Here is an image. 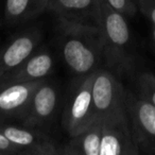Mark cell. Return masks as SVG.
Here are the masks:
<instances>
[{
	"label": "cell",
	"mask_w": 155,
	"mask_h": 155,
	"mask_svg": "<svg viewBox=\"0 0 155 155\" xmlns=\"http://www.w3.org/2000/svg\"><path fill=\"white\" fill-rule=\"evenodd\" d=\"M41 39V32L32 29L16 35L0 48V82L36 50Z\"/></svg>",
	"instance_id": "obj_10"
},
{
	"label": "cell",
	"mask_w": 155,
	"mask_h": 155,
	"mask_svg": "<svg viewBox=\"0 0 155 155\" xmlns=\"http://www.w3.org/2000/svg\"><path fill=\"white\" fill-rule=\"evenodd\" d=\"M101 122L96 121L85 131L74 136L61 149L63 155H100Z\"/></svg>",
	"instance_id": "obj_13"
},
{
	"label": "cell",
	"mask_w": 155,
	"mask_h": 155,
	"mask_svg": "<svg viewBox=\"0 0 155 155\" xmlns=\"http://www.w3.org/2000/svg\"><path fill=\"white\" fill-rule=\"evenodd\" d=\"M125 107L101 121L100 155H138Z\"/></svg>",
	"instance_id": "obj_6"
},
{
	"label": "cell",
	"mask_w": 155,
	"mask_h": 155,
	"mask_svg": "<svg viewBox=\"0 0 155 155\" xmlns=\"http://www.w3.org/2000/svg\"><path fill=\"white\" fill-rule=\"evenodd\" d=\"M0 85V124L25 119L36 88L45 81Z\"/></svg>",
	"instance_id": "obj_8"
},
{
	"label": "cell",
	"mask_w": 155,
	"mask_h": 155,
	"mask_svg": "<svg viewBox=\"0 0 155 155\" xmlns=\"http://www.w3.org/2000/svg\"><path fill=\"white\" fill-rule=\"evenodd\" d=\"M49 0H7L5 8V21L10 25L27 22L47 10Z\"/></svg>",
	"instance_id": "obj_14"
},
{
	"label": "cell",
	"mask_w": 155,
	"mask_h": 155,
	"mask_svg": "<svg viewBox=\"0 0 155 155\" xmlns=\"http://www.w3.org/2000/svg\"><path fill=\"white\" fill-rule=\"evenodd\" d=\"M106 2L124 16H134L137 12L135 0H106Z\"/></svg>",
	"instance_id": "obj_16"
},
{
	"label": "cell",
	"mask_w": 155,
	"mask_h": 155,
	"mask_svg": "<svg viewBox=\"0 0 155 155\" xmlns=\"http://www.w3.org/2000/svg\"><path fill=\"white\" fill-rule=\"evenodd\" d=\"M0 131L8 139L21 151V155H60L61 148L56 141L35 127L16 125L12 123L0 124Z\"/></svg>",
	"instance_id": "obj_7"
},
{
	"label": "cell",
	"mask_w": 155,
	"mask_h": 155,
	"mask_svg": "<svg viewBox=\"0 0 155 155\" xmlns=\"http://www.w3.org/2000/svg\"><path fill=\"white\" fill-rule=\"evenodd\" d=\"M137 9L155 27V0H135Z\"/></svg>",
	"instance_id": "obj_17"
},
{
	"label": "cell",
	"mask_w": 155,
	"mask_h": 155,
	"mask_svg": "<svg viewBox=\"0 0 155 155\" xmlns=\"http://www.w3.org/2000/svg\"><path fill=\"white\" fill-rule=\"evenodd\" d=\"M91 97L96 121L101 122L110 115L125 107V88L110 70L96 69L94 71Z\"/></svg>",
	"instance_id": "obj_5"
},
{
	"label": "cell",
	"mask_w": 155,
	"mask_h": 155,
	"mask_svg": "<svg viewBox=\"0 0 155 155\" xmlns=\"http://www.w3.org/2000/svg\"><path fill=\"white\" fill-rule=\"evenodd\" d=\"M58 99L60 96L56 86L45 80L33 94L21 124L35 129L49 125L56 114Z\"/></svg>",
	"instance_id": "obj_9"
},
{
	"label": "cell",
	"mask_w": 155,
	"mask_h": 155,
	"mask_svg": "<svg viewBox=\"0 0 155 155\" xmlns=\"http://www.w3.org/2000/svg\"><path fill=\"white\" fill-rule=\"evenodd\" d=\"M99 28L101 31L103 60L117 77L131 74L136 65V51L127 20L113 9L106 0H100Z\"/></svg>",
	"instance_id": "obj_2"
},
{
	"label": "cell",
	"mask_w": 155,
	"mask_h": 155,
	"mask_svg": "<svg viewBox=\"0 0 155 155\" xmlns=\"http://www.w3.org/2000/svg\"><path fill=\"white\" fill-rule=\"evenodd\" d=\"M125 110L133 140L140 153L155 155V106L125 89Z\"/></svg>",
	"instance_id": "obj_4"
},
{
	"label": "cell",
	"mask_w": 155,
	"mask_h": 155,
	"mask_svg": "<svg viewBox=\"0 0 155 155\" xmlns=\"http://www.w3.org/2000/svg\"><path fill=\"white\" fill-rule=\"evenodd\" d=\"M47 10L58 19L99 27L100 0H49Z\"/></svg>",
	"instance_id": "obj_11"
},
{
	"label": "cell",
	"mask_w": 155,
	"mask_h": 155,
	"mask_svg": "<svg viewBox=\"0 0 155 155\" xmlns=\"http://www.w3.org/2000/svg\"><path fill=\"white\" fill-rule=\"evenodd\" d=\"M0 154L1 155H21V151L11 142L8 137L0 131Z\"/></svg>",
	"instance_id": "obj_18"
},
{
	"label": "cell",
	"mask_w": 155,
	"mask_h": 155,
	"mask_svg": "<svg viewBox=\"0 0 155 155\" xmlns=\"http://www.w3.org/2000/svg\"><path fill=\"white\" fill-rule=\"evenodd\" d=\"M58 20L60 47L67 67L80 77L95 71L103 58L100 28L65 19Z\"/></svg>",
	"instance_id": "obj_1"
},
{
	"label": "cell",
	"mask_w": 155,
	"mask_h": 155,
	"mask_svg": "<svg viewBox=\"0 0 155 155\" xmlns=\"http://www.w3.org/2000/svg\"><path fill=\"white\" fill-rule=\"evenodd\" d=\"M53 66L54 58L48 50H35L15 70L9 73L0 82V85L43 80L49 75V73H51Z\"/></svg>",
	"instance_id": "obj_12"
},
{
	"label": "cell",
	"mask_w": 155,
	"mask_h": 155,
	"mask_svg": "<svg viewBox=\"0 0 155 155\" xmlns=\"http://www.w3.org/2000/svg\"><path fill=\"white\" fill-rule=\"evenodd\" d=\"M152 39H153V44H154L155 47V27L152 26Z\"/></svg>",
	"instance_id": "obj_19"
},
{
	"label": "cell",
	"mask_w": 155,
	"mask_h": 155,
	"mask_svg": "<svg viewBox=\"0 0 155 155\" xmlns=\"http://www.w3.org/2000/svg\"><path fill=\"white\" fill-rule=\"evenodd\" d=\"M136 96L155 106V74L144 71L136 80Z\"/></svg>",
	"instance_id": "obj_15"
},
{
	"label": "cell",
	"mask_w": 155,
	"mask_h": 155,
	"mask_svg": "<svg viewBox=\"0 0 155 155\" xmlns=\"http://www.w3.org/2000/svg\"><path fill=\"white\" fill-rule=\"evenodd\" d=\"M93 78L94 71L81 75L71 87L63 115V125L69 136L80 134L96 122L91 97Z\"/></svg>",
	"instance_id": "obj_3"
},
{
	"label": "cell",
	"mask_w": 155,
	"mask_h": 155,
	"mask_svg": "<svg viewBox=\"0 0 155 155\" xmlns=\"http://www.w3.org/2000/svg\"><path fill=\"white\" fill-rule=\"evenodd\" d=\"M0 24H1V22H0Z\"/></svg>",
	"instance_id": "obj_20"
}]
</instances>
